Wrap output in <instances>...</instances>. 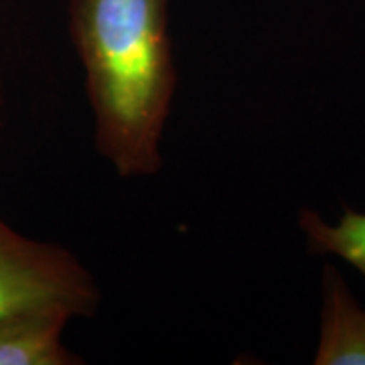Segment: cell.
<instances>
[{
    "instance_id": "cell-3",
    "label": "cell",
    "mask_w": 365,
    "mask_h": 365,
    "mask_svg": "<svg viewBox=\"0 0 365 365\" xmlns=\"http://www.w3.org/2000/svg\"><path fill=\"white\" fill-rule=\"evenodd\" d=\"M314 365H365V309L327 262L321 278V329Z\"/></svg>"
},
{
    "instance_id": "cell-1",
    "label": "cell",
    "mask_w": 365,
    "mask_h": 365,
    "mask_svg": "<svg viewBox=\"0 0 365 365\" xmlns=\"http://www.w3.org/2000/svg\"><path fill=\"white\" fill-rule=\"evenodd\" d=\"M96 148L122 179L163 167L160 136L177 88L169 0H69Z\"/></svg>"
},
{
    "instance_id": "cell-4",
    "label": "cell",
    "mask_w": 365,
    "mask_h": 365,
    "mask_svg": "<svg viewBox=\"0 0 365 365\" xmlns=\"http://www.w3.org/2000/svg\"><path fill=\"white\" fill-rule=\"evenodd\" d=\"M73 319L66 311H26L0 319V365L83 364L61 343V333Z\"/></svg>"
},
{
    "instance_id": "cell-2",
    "label": "cell",
    "mask_w": 365,
    "mask_h": 365,
    "mask_svg": "<svg viewBox=\"0 0 365 365\" xmlns=\"http://www.w3.org/2000/svg\"><path fill=\"white\" fill-rule=\"evenodd\" d=\"M100 288L69 250L19 234L0 217V319L57 309L90 317Z\"/></svg>"
},
{
    "instance_id": "cell-5",
    "label": "cell",
    "mask_w": 365,
    "mask_h": 365,
    "mask_svg": "<svg viewBox=\"0 0 365 365\" xmlns=\"http://www.w3.org/2000/svg\"><path fill=\"white\" fill-rule=\"evenodd\" d=\"M299 227L311 254L341 258L365 278V211L345 209L329 223L313 209H300Z\"/></svg>"
},
{
    "instance_id": "cell-6",
    "label": "cell",
    "mask_w": 365,
    "mask_h": 365,
    "mask_svg": "<svg viewBox=\"0 0 365 365\" xmlns=\"http://www.w3.org/2000/svg\"><path fill=\"white\" fill-rule=\"evenodd\" d=\"M4 122V90H2V79H0V128Z\"/></svg>"
}]
</instances>
